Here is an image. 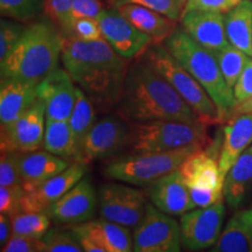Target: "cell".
<instances>
[{
  "instance_id": "cell-1",
  "label": "cell",
  "mask_w": 252,
  "mask_h": 252,
  "mask_svg": "<svg viewBox=\"0 0 252 252\" xmlns=\"http://www.w3.org/2000/svg\"><path fill=\"white\" fill-rule=\"evenodd\" d=\"M116 112L128 123L165 119L202 124L190 105L143 56L127 67Z\"/></svg>"
},
{
  "instance_id": "cell-2",
  "label": "cell",
  "mask_w": 252,
  "mask_h": 252,
  "mask_svg": "<svg viewBox=\"0 0 252 252\" xmlns=\"http://www.w3.org/2000/svg\"><path fill=\"white\" fill-rule=\"evenodd\" d=\"M61 61L93 102L108 106L117 104L128 65L104 37L94 41L64 37Z\"/></svg>"
},
{
  "instance_id": "cell-3",
  "label": "cell",
  "mask_w": 252,
  "mask_h": 252,
  "mask_svg": "<svg viewBox=\"0 0 252 252\" xmlns=\"http://www.w3.org/2000/svg\"><path fill=\"white\" fill-rule=\"evenodd\" d=\"M64 36L49 21H37L25 28L17 46L0 62L1 80L39 83L59 67Z\"/></svg>"
},
{
  "instance_id": "cell-4",
  "label": "cell",
  "mask_w": 252,
  "mask_h": 252,
  "mask_svg": "<svg viewBox=\"0 0 252 252\" xmlns=\"http://www.w3.org/2000/svg\"><path fill=\"white\" fill-rule=\"evenodd\" d=\"M165 47L206 89L217 106L222 123L228 121L230 112L237 102L234 90L226 83L213 53L197 43L182 28H176L167 37Z\"/></svg>"
},
{
  "instance_id": "cell-5",
  "label": "cell",
  "mask_w": 252,
  "mask_h": 252,
  "mask_svg": "<svg viewBox=\"0 0 252 252\" xmlns=\"http://www.w3.org/2000/svg\"><path fill=\"white\" fill-rule=\"evenodd\" d=\"M207 125L179 121H151L130 123L126 146L132 153L167 152L188 146L207 149L213 141L208 138Z\"/></svg>"
},
{
  "instance_id": "cell-6",
  "label": "cell",
  "mask_w": 252,
  "mask_h": 252,
  "mask_svg": "<svg viewBox=\"0 0 252 252\" xmlns=\"http://www.w3.org/2000/svg\"><path fill=\"white\" fill-rule=\"evenodd\" d=\"M143 58L190 105V108L196 112L202 124L207 126L222 124L219 110H217V106L212 97L208 94L206 89L182 67L165 46L161 47L158 43H154L146 50Z\"/></svg>"
},
{
  "instance_id": "cell-7",
  "label": "cell",
  "mask_w": 252,
  "mask_h": 252,
  "mask_svg": "<svg viewBox=\"0 0 252 252\" xmlns=\"http://www.w3.org/2000/svg\"><path fill=\"white\" fill-rule=\"evenodd\" d=\"M200 150L204 149L188 146L167 152L133 153L132 156L112 160L106 165L103 173L111 180L132 186L151 185L161 176L178 169L186 158Z\"/></svg>"
},
{
  "instance_id": "cell-8",
  "label": "cell",
  "mask_w": 252,
  "mask_h": 252,
  "mask_svg": "<svg viewBox=\"0 0 252 252\" xmlns=\"http://www.w3.org/2000/svg\"><path fill=\"white\" fill-rule=\"evenodd\" d=\"M147 201L143 189L119 182L99 188L98 210L102 219L134 229L146 214Z\"/></svg>"
},
{
  "instance_id": "cell-9",
  "label": "cell",
  "mask_w": 252,
  "mask_h": 252,
  "mask_svg": "<svg viewBox=\"0 0 252 252\" xmlns=\"http://www.w3.org/2000/svg\"><path fill=\"white\" fill-rule=\"evenodd\" d=\"M182 248L181 226L173 216L147 203L146 214L133 231L135 252H179Z\"/></svg>"
},
{
  "instance_id": "cell-10",
  "label": "cell",
  "mask_w": 252,
  "mask_h": 252,
  "mask_svg": "<svg viewBox=\"0 0 252 252\" xmlns=\"http://www.w3.org/2000/svg\"><path fill=\"white\" fill-rule=\"evenodd\" d=\"M128 134L130 123L119 116H106L90 128L72 161L87 166L94 160L112 156L127 145Z\"/></svg>"
},
{
  "instance_id": "cell-11",
  "label": "cell",
  "mask_w": 252,
  "mask_h": 252,
  "mask_svg": "<svg viewBox=\"0 0 252 252\" xmlns=\"http://www.w3.org/2000/svg\"><path fill=\"white\" fill-rule=\"evenodd\" d=\"M224 217L223 201L184 214L180 220L182 245L193 251L214 247L220 238Z\"/></svg>"
},
{
  "instance_id": "cell-12",
  "label": "cell",
  "mask_w": 252,
  "mask_h": 252,
  "mask_svg": "<svg viewBox=\"0 0 252 252\" xmlns=\"http://www.w3.org/2000/svg\"><path fill=\"white\" fill-rule=\"evenodd\" d=\"M97 20L104 39L126 60L140 58L153 45L152 37L138 30L117 8L103 9Z\"/></svg>"
},
{
  "instance_id": "cell-13",
  "label": "cell",
  "mask_w": 252,
  "mask_h": 252,
  "mask_svg": "<svg viewBox=\"0 0 252 252\" xmlns=\"http://www.w3.org/2000/svg\"><path fill=\"white\" fill-rule=\"evenodd\" d=\"M46 105L40 98L27 111L1 127V150L32 152L43 146L46 131Z\"/></svg>"
},
{
  "instance_id": "cell-14",
  "label": "cell",
  "mask_w": 252,
  "mask_h": 252,
  "mask_svg": "<svg viewBox=\"0 0 252 252\" xmlns=\"http://www.w3.org/2000/svg\"><path fill=\"white\" fill-rule=\"evenodd\" d=\"M216 146L214 144L191 153L179 167L189 191H210L224 195V178L220 171V153L217 154Z\"/></svg>"
},
{
  "instance_id": "cell-15",
  "label": "cell",
  "mask_w": 252,
  "mask_h": 252,
  "mask_svg": "<svg viewBox=\"0 0 252 252\" xmlns=\"http://www.w3.org/2000/svg\"><path fill=\"white\" fill-rule=\"evenodd\" d=\"M77 88L65 69L59 67L49 72L37 84V98L46 105V121H69L75 103Z\"/></svg>"
},
{
  "instance_id": "cell-16",
  "label": "cell",
  "mask_w": 252,
  "mask_h": 252,
  "mask_svg": "<svg viewBox=\"0 0 252 252\" xmlns=\"http://www.w3.org/2000/svg\"><path fill=\"white\" fill-rule=\"evenodd\" d=\"M98 207V196L89 179H82L58 202L47 209L58 224H80L94 220Z\"/></svg>"
},
{
  "instance_id": "cell-17",
  "label": "cell",
  "mask_w": 252,
  "mask_h": 252,
  "mask_svg": "<svg viewBox=\"0 0 252 252\" xmlns=\"http://www.w3.org/2000/svg\"><path fill=\"white\" fill-rule=\"evenodd\" d=\"M87 166L75 162L68 168L42 182L36 188L25 191L20 203V212H47L50 206L68 193L83 179Z\"/></svg>"
},
{
  "instance_id": "cell-18",
  "label": "cell",
  "mask_w": 252,
  "mask_h": 252,
  "mask_svg": "<svg viewBox=\"0 0 252 252\" xmlns=\"http://www.w3.org/2000/svg\"><path fill=\"white\" fill-rule=\"evenodd\" d=\"M149 197L158 209L171 216H182L196 208L179 168L152 182Z\"/></svg>"
},
{
  "instance_id": "cell-19",
  "label": "cell",
  "mask_w": 252,
  "mask_h": 252,
  "mask_svg": "<svg viewBox=\"0 0 252 252\" xmlns=\"http://www.w3.org/2000/svg\"><path fill=\"white\" fill-rule=\"evenodd\" d=\"M182 30L210 52L230 45L225 32L224 13L209 11L184 12L180 19Z\"/></svg>"
},
{
  "instance_id": "cell-20",
  "label": "cell",
  "mask_w": 252,
  "mask_h": 252,
  "mask_svg": "<svg viewBox=\"0 0 252 252\" xmlns=\"http://www.w3.org/2000/svg\"><path fill=\"white\" fill-rule=\"evenodd\" d=\"M69 161L48 151H32L20 152L19 168H20L23 188L25 191L32 190L37 186L68 168Z\"/></svg>"
},
{
  "instance_id": "cell-21",
  "label": "cell",
  "mask_w": 252,
  "mask_h": 252,
  "mask_svg": "<svg viewBox=\"0 0 252 252\" xmlns=\"http://www.w3.org/2000/svg\"><path fill=\"white\" fill-rule=\"evenodd\" d=\"M75 234L87 236L98 243L105 252L133 251V235L130 228L105 219L90 220L88 222L72 224Z\"/></svg>"
},
{
  "instance_id": "cell-22",
  "label": "cell",
  "mask_w": 252,
  "mask_h": 252,
  "mask_svg": "<svg viewBox=\"0 0 252 252\" xmlns=\"http://www.w3.org/2000/svg\"><path fill=\"white\" fill-rule=\"evenodd\" d=\"M37 84L35 82L1 80L0 86V123L6 127L20 117L37 100Z\"/></svg>"
},
{
  "instance_id": "cell-23",
  "label": "cell",
  "mask_w": 252,
  "mask_h": 252,
  "mask_svg": "<svg viewBox=\"0 0 252 252\" xmlns=\"http://www.w3.org/2000/svg\"><path fill=\"white\" fill-rule=\"evenodd\" d=\"M224 137L220 152V171L225 180L232 165L252 144V113L230 118L224 126Z\"/></svg>"
},
{
  "instance_id": "cell-24",
  "label": "cell",
  "mask_w": 252,
  "mask_h": 252,
  "mask_svg": "<svg viewBox=\"0 0 252 252\" xmlns=\"http://www.w3.org/2000/svg\"><path fill=\"white\" fill-rule=\"evenodd\" d=\"M116 8L138 30L152 37L153 43L159 45L160 42H165L167 37L176 30L178 21L144 6L124 4Z\"/></svg>"
},
{
  "instance_id": "cell-25",
  "label": "cell",
  "mask_w": 252,
  "mask_h": 252,
  "mask_svg": "<svg viewBox=\"0 0 252 252\" xmlns=\"http://www.w3.org/2000/svg\"><path fill=\"white\" fill-rule=\"evenodd\" d=\"M252 186V145L248 147L236 160L225 176L224 193L225 202L232 209L241 206Z\"/></svg>"
},
{
  "instance_id": "cell-26",
  "label": "cell",
  "mask_w": 252,
  "mask_h": 252,
  "mask_svg": "<svg viewBox=\"0 0 252 252\" xmlns=\"http://www.w3.org/2000/svg\"><path fill=\"white\" fill-rule=\"evenodd\" d=\"M224 23L230 45L252 58V0H241L224 13Z\"/></svg>"
},
{
  "instance_id": "cell-27",
  "label": "cell",
  "mask_w": 252,
  "mask_h": 252,
  "mask_svg": "<svg viewBox=\"0 0 252 252\" xmlns=\"http://www.w3.org/2000/svg\"><path fill=\"white\" fill-rule=\"evenodd\" d=\"M43 149L67 160H74L78 147L69 121H46Z\"/></svg>"
},
{
  "instance_id": "cell-28",
  "label": "cell",
  "mask_w": 252,
  "mask_h": 252,
  "mask_svg": "<svg viewBox=\"0 0 252 252\" xmlns=\"http://www.w3.org/2000/svg\"><path fill=\"white\" fill-rule=\"evenodd\" d=\"M212 251L252 252V236L241 220L238 212L230 219Z\"/></svg>"
},
{
  "instance_id": "cell-29",
  "label": "cell",
  "mask_w": 252,
  "mask_h": 252,
  "mask_svg": "<svg viewBox=\"0 0 252 252\" xmlns=\"http://www.w3.org/2000/svg\"><path fill=\"white\" fill-rule=\"evenodd\" d=\"M94 109L93 100L83 90L77 88L76 93V103H75L74 110L69 118V124L74 132L75 140H76L77 147L80 149L82 141L84 140L88 132L93 127L94 123ZM78 151V150H77Z\"/></svg>"
},
{
  "instance_id": "cell-30",
  "label": "cell",
  "mask_w": 252,
  "mask_h": 252,
  "mask_svg": "<svg viewBox=\"0 0 252 252\" xmlns=\"http://www.w3.org/2000/svg\"><path fill=\"white\" fill-rule=\"evenodd\" d=\"M212 53L219 63L220 71H222L228 86L234 89L236 82L238 81L239 76L243 72L245 65L251 60L250 56L232 45Z\"/></svg>"
},
{
  "instance_id": "cell-31",
  "label": "cell",
  "mask_w": 252,
  "mask_h": 252,
  "mask_svg": "<svg viewBox=\"0 0 252 252\" xmlns=\"http://www.w3.org/2000/svg\"><path fill=\"white\" fill-rule=\"evenodd\" d=\"M11 220L13 234L42 238L49 230L52 219L45 212H19Z\"/></svg>"
},
{
  "instance_id": "cell-32",
  "label": "cell",
  "mask_w": 252,
  "mask_h": 252,
  "mask_svg": "<svg viewBox=\"0 0 252 252\" xmlns=\"http://www.w3.org/2000/svg\"><path fill=\"white\" fill-rule=\"evenodd\" d=\"M1 15L19 23H26L45 12V0H0Z\"/></svg>"
},
{
  "instance_id": "cell-33",
  "label": "cell",
  "mask_w": 252,
  "mask_h": 252,
  "mask_svg": "<svg viewBox=\"0 0 252 252\" xmlns=\"http://www.w3.org/2000/svg\"><path fill=\"white\" fill-rule=\"evenodd\" d=\"M186 1L187 0H110V4L115 8L124 4L140 5L159 12L171 18L172 20L180 21L185 11Z\"/></svg>"
},
{
  "instance_id": "cell-34",
  "label": "cell",
  "mask_w": 252,
  "mask_h": 252,
  "mask_svg": "<svg viewBox=\"0 0 252 252\" xmlns=\"http://www.w3.org/2000/svg\"><path fill=\"white\" fill-rule=\"evenodd\" d=\"M47 252H82L83 248L71 228L49 229L42 237Z\"/></svg>"
},
{
  "instance_id": "cell-35",
  "label": "cell",
  "mask_w": 252,
  "mask_h": 252,
  "mask_svg": "<svg viewBox=\"0 0 252 252\" xmlns=\"http://www.w3.org/2000/svg\"><path fill=\"white\" fill-rule=\"evenodd\" d=\"M25 26L19 21L2 18L0 21V62L5 61L23 36Z\"/></svg>"
},
{
  "instance_id": "cell-36",
  "label": "cell",
  "mask_w": 252,
  "mask_h": 252,
  "mask_svg": "<svg viewBox=\"0 0 252 252\" xmlns=\"http://www.w3.org/2000/svg\"><path fill=\"white\" fill-rule=\"evenodd\" d=\"M20 152L12 150H1L0 159V186H23L20 168Z\"/></svg>"
},
{
  "instance_id": "cell-37",
  "label": "cell",
  "mask_w": 252,
  "mask_h": 252,
  "mask_svg": "<svg viewBox=\"0 0 252 252\" xmlns=\"http://www.w3.org/2000/svg\"><path fill=\"white\" fill-rule=\"evenodd\" d=\"M103 9V4L100 0H75L69 11L68 25L64 33L68 35L72 21L82 18L97 19Z\"/></svg>"
},
{
  "instance_id": "cell-38",
  "label": "cell",
  "mask_w": 252,
  "mask_h": 252,
  "mask_svg": "<svg viewBox=\"0 0 252 252\" xmlns=\"http://www.w3.org/2000/svg\"><path fill=\"white\" fill-rule=\"evenodd\" d=\"M2 252H47V245L42 238L33 236L12 234Z\"/></svg>"
},
{
  "instance_id": "cell-39",
  "label": "cell",
  "mask_w": 252,
  "mask_h": 252,
  "mask_svg": "<svg viewBox=\"0 0 252 252\" xmlns=\"http://www.w3.org/2000/svg\"><path fill=\"white\" fill-rule=\"evenodd\" d=\"M67 36H74L84 41H94L102 39L103 34L97 19L82 18L72 21Z\"/></svg>"
},
{
  "instance_id": "cell-40",
  "label": "cell",
  "mask_w": 252,
  "mask_h": 252,
  "mask_svg": "<svg viewBox=\"0 0 252 252\" xmlns=\"http://www.w3.org/2000/svg\"><path fill=\"white\" fill-rule=\"evenodd\" d=\"M24 188L18 186H0V213L13 216L20 212Z\"/></svg>"
},
{
  "instance_id": "cell-41",
  "label": "cell",
  "mask_w": 252,
  "mask_h": 252,
  "mask_svg": "<svg viewBox=\"0 0 252 252\" xmlns=\"http://www.w3.org/2000/svg\"><path fill=\"white\" fill-rule=\"evenodd\" d=\"M241 0H187L185 11H209L226 13L238 5Z\"/></svg>"
},
{
  "instance_id": "cell-42",
  "label": "cell",
  "mask_w": 252,
  "mask_h": 252,
  "mask_svg": "<svg viewBox=\"0 0 252 252\" xmlns=\"http://www.w3.org/2000/svg\"><path fill=\"white\" fill-rule=\"evenodd\" d=\"M75 0H45V12L50 19L56 21L65 31L68 25V15Z\"/></svg>"
},
{
  "instance_id": "cell-43",
  "label": "cell",
  "mask_w": 252,
  "mask_h": 252,
  "mask_svg": "<svg viewBox=\"0 0 252 252\" xmlns=\"http://www.w3.org/2000/svg\"><path fill=\"white\" fill-rule=\"evenodd\" d=\"M232 90H234V96L237 104L252 97V59L245 65L243 72L236 82Z\"/></svg>"
},
{
  "instance_id": "cell-44",
  "label": "cell",
  "mask_w": 252,
  "mask_h": 252,
  "mask_svg": "<svg viewBox=\"0 0 252 252\" xmlns=\"http://www.w3.org/2000/svg\"><path fill=\"white\" fill-rule=\"evenodd\" d=\"M12 234V220L11 216L1 214L0 215V247L1 249L7 244Z\"/></svg>"
},
{
  "instance_id": "cell-45",
  "label": "cell",
  "mask_w": 252,
  "mask_h": 252,
  "mask_svg": "<svg viewBox=\"0 0 252 252\" xmlns=\"http://www.w3.org/2000/svg\"><path fill=\"white\" fill-rule=\"evenodd\" d=\"M76 236L78 241H80L82 248H83V250L86 252H105V250H104L98 243H96V242L93 241L91 238L83 235L76 234Z\"/></svg>"
},
{
  "instance_id": "cell-46",
  "label": "cell",
  "mask_w": 252,
  "mask_h": 252,
  "mask_svg": "<svg viewBox=\"0 0 252 252\" xmlns=\"http://www.w3.org/2000/svg\"><path fill=\"white\" fill-rule=\"evenodd\" d=\"M244 113H252V97L248 98L247 100H244V102L236 104L235 108L231 110V112H230L229 119L232 118V117H236V116L244 115ZM229 119H228V121H229ZM228 121H226V122H228Z\"/></svg>"
},
{
  "instance_id": "cell-47",
  "label": "cell",
  "mask_w": 252,
  "mask_h": 252,
  "mask_svg": "<svg viewBox=\"0 0 252 252\" xmlns=\"http://www.w3.org/2000/svg\"><path fill=\"white\" fill-rule=\"evenodd\" d=\"M239 216H241V220H243V223L247 226V229L249 230L252 236V207L249 208L247 210H243V212H238Z\"/></svg>"
}]
</instances>
